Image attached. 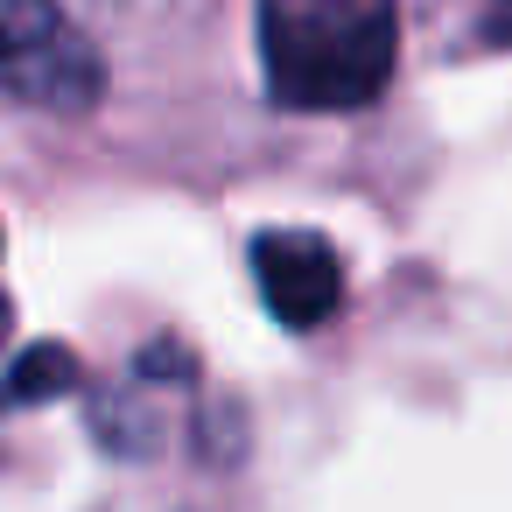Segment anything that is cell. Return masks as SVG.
<instances>
[{
    "label": "cell",
    "mask_w": 512,
    "mask_h": 512,
    "mask_svg": "<svg viewBox=\"0 0 512 512\" xmlns=\"http://www.w3.org/2000/svg\"><path fill=\"white\" fill-rule=\"evenodd\" d=\"M253 50L281 113H365L400 64V0H253Z\"/></svg>",
    "instance_id": "6da1fadb"
},
{
    "label": "cell",
    "mask_w": 512,
    "mask_h": 512,
    "mask_svg": "<svg viewBox=\"0 0 512 512\" xmlns=\"http://www.w3.org/2000/svg\"><path fill=\"white\" fill-rule=\"evenodd\" d=\"M0 92L29 113H92L106 99V57L64 0H0Z\"/></svg>",
    "instance_id": "7a4b0ae2"
},
{
    "label": "cell",
    "mask_w": 512,
    "mask_h": 512,
    "mask_svg": "<svg viewBox=\"0 0 512 512\" xmlns=\"http://www.w3.org/2000/svg\"><path fill=\"white\" fill-rule=\"evenodd\" d=\"M253 281H260V302L288 330H316L344 302V260H337V246L323 232H295V225L253 239Z\"/></svg>",
    "instance_id": "3957f363"
},
{
    "label": "cell",
    "mask_w": 512,
    "mask_h": 512,
    "mask_svg": "<svg viewBox=\"0 0 512 512\" xmlns=\"http://www.w3.org/2000/svg\"><path fill=\"white\" fill-rule=\"evenodd\" d=\"M470 36H477L484 50H512V0H477Z\"/></svg>",
    "instance_id": "277c9868"
},
{
    "label": "cell",
    "mask_w": 512,
    "mask_h": 512,
    "mask_svg": "<svg viewBox=\"0 0 512 512\" xmlns=\"http://www.w3.org/2000/svg\"><path fill=\"white\" fill-rule=\"evenodd\" d=\"M0 323H8V309H0Z\"/></svg>",
    "instance_id": "5b68a950"
}]
</instances>
